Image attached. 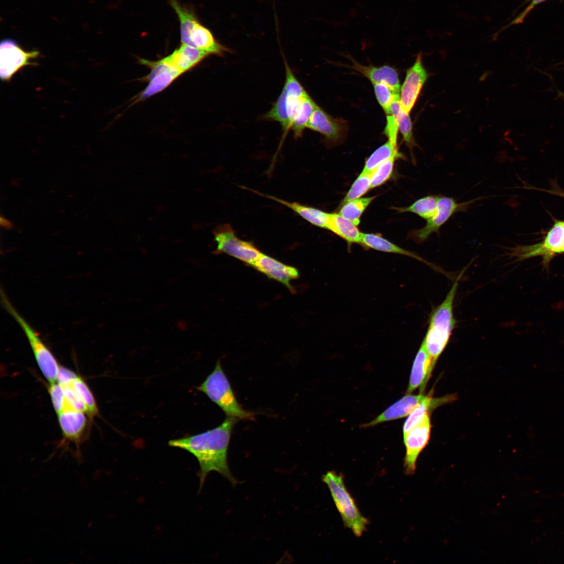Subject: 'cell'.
I'll return each instance as SVG.
<instances>
[{"label":"cell","instance_id":"3957f363","mask_svg":"<svg viewBox=\"0 0 564 564\" xmlns=\"http://www.w3.org/2000/svg\"><path fill=\"white\" fill-rule=\"evenodd\" d=\"M491 176L545 220H554L564 214V135L544 132L543 139L522 152L518 161Z\"/></svg>","mask_w":564,"mask_h":564},{"label":"cell","instance_id":"6da1fadb","mask_svg":"<svg viewBox=\"0 0 564 564\" xmlns=\"http://www.w3.org/2000/svg\"><path fill=\"white\" fill-rule=\"evenodd\" d=\"M120 166L111 151L79 154L35 117L11 118L0 135V229L31 243L41 226L76 199L111 196L101 181Z\"/></svg>","mask_w":564,"mask_h":564},{"label":"cell","instance_id":"277c9868","mask_svg":"<svg viewBox=\"0 0 564 564\" xmlns=\"http://www.w3.org/2000/svg\"><path fill=\"white\" fill-rule=\"evenodd\" d=\"M508 7L540 65L544 132L564 135V20L545 13L533 0H508Z\"/></svg>","mask_w":564,"mask_h":564},{"label":"cell","instance_id":"7a4b0ae2","mask_svg":"<svg viewBox=\"0 0 564 564\" xmlns=\"http://www.w3.org/2000/svg\"><path fill=\"white\" fill-rule=\"evenodd\" d=\"M417 187L447 203L452 215L443 226L426 234V243L447 245V250L429 274L408 289L404 307L433 302L491 272L549 223L529 204L500 187L491 174L469 184L421 176Z\"/></svg>","mask_w":564,"mask_h":564}]
</instances>
